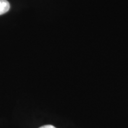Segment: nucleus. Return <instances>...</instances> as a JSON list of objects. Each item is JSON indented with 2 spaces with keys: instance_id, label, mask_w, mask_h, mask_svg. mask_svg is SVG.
Masks as SVG:
<instances>
[{
  "instance_id": "f257e3e1",
  "label": "nucleus",
  "mask_w": 128,
  "mask_h": 128,
  "mask_svg": "<svg viewBox=\"0 0 128 128\" xmlns=\"http://www.w3.org/2000/svg\"><path fill=\"white\" fill-rule=\"evenodd\" d=\"M10 8V3L7 0H0V15L6 13Z\"/></svg>"
},
{
  "instance_id": "f03ea898",
  "label": "nucleus",
  "mask_w": 128,
  "mask_h": 128,
  "mask_svg": "<svg viewBox=\"0 0 128 128\" xmlns=\"http://www.w3.org/2000/svg\"><path fill=\"white\" fill-rule=\"evenodd\" d=\"M39 128H56L55 127H54V126L52 125H44L43 126H41Z\"/></svg>"
}]
</instances>
